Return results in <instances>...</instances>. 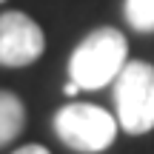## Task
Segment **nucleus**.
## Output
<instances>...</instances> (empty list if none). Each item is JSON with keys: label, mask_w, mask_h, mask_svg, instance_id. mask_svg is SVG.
Segmentation results:
<instances>
[{"label": "nucleus", "mask_w": 154, "mask_h": 154, "mask_svg": "<svg viewBox=\"0 0 154 154\" xmlns=\"http://www.w3.org/2000/svg\"><path fill=\"white\" fill-rule=\"evenodd\" d=\"M128 63V40L120 29L100 26L88 32L77 43L69 57V80L80 86V91H97L117 80L123 66Z\"/></svg>", "instance_id": "f257e3e1"}, {"label": "nucleus", "mask_w": 154, "mask_h": 154, "mask_svg": "<svg viewBox=\"0 0 154 154\" xmlns=\"http://www.w3.org/2000/svg\"><path fill=\"white\" fill-rule=\"evenodd\" d=\"M117 123L128 134H149L154 128V66L128 60L114 80Z\"/></svg>", "instance_id": "f03ea898"}, {"label": "nucleus", "mask_w": 154, "mask_h": 154, "mask_svg": "<svg viewBox=\"0 0 154 154\" xmlns=\"http://www.w3.org/2000/svg\"><path fill=\"white\" fill-rule=\"evenodd\" d=\"M120 123L106 109L91 103H69L54 114V134L63 146L80 154L106 151L117 137Z\"/></svg>", "instance_id": "7ed1b4c3"}, {"label": "nucleus", "mask_w": 154, "mask_h": 154, "mask_svg": "<svg viewBox=\"0 0 154 154\" xmlns=\"http://www.w3.org/2000/svg\"><path fill=\"white\" fill-rule=\"evenodd\" d=\"M46 51V34L26 11L0 14V66L23 69L32 66Z\"/></svg>", "instance_id": "20e7f679"}, {"label": "nucleus", "mask_w": 154, "mask_h": 154, "mask_svg": "<svg viewBox=\"0 0 154 154\" xmlns=\"http://www.w3.org/2000/svg\"><path fill=\"white\" fill-rule=\"evenodd\" d=\"M26 126V106L17 94L0 88V149L9 146Z\"/></svg>", "instance_id": "39448f33"}, {"label": "nucleus", "mask_w": 154, "mask_h": 154, "mask_svg": "<svg viewBox=\"0 0 154 154\" xmlns=\"http://www.w3.org/2000/svg\"><path fill=\"white\" fill-rule=\"evenodd\" d=\"M126 20L134 32H154V0H126Z\"/></svg>", "instance_id": "423d86ee"}, {"label": "nucleus", "mask_w": 154, "mask_h": 154, "mask_svg": "<svg viewBox=\"0 0 154 154\" xmlns=\"http://www.w3.org/2000/svg\"><path fill=\"white\" fill-rule=\"evenodd\" d=\"M11 154H49V149H43V146H34V143H29V146H20L17 151H11Z\"/></svg>", "instance_id": "0eeeda50"}, {"label": "nucleus", "mask_w": 154, "mask_h": 154, "mask_svg": "<svg viewBox=\"0 0 154 154\" xmlns=\"http://www.w3.org/2000/svg\"><path fill=\"white\" fill-rule=\"evenodd\" d=\"M63 88H66V94H69V97H74V94L80 91V86H77L74 80H69V83H66V86H63Z\"/></svg>", "instance_id": "6e6552de"}, {"label": "nucleus", "mask_w": 154, "mask_h": 154, "mask_svg": "<svg viewBox=\"0 0 154 154\" xmlns=\"http://www.w3.org/2000/svg\"><path fill=\"white\" fill-rule=\"evenodd\" d=\"M0 3H6V0H0Z\"/></svg>", "instance_id": "1a4fd4ad"}]
</instances>
